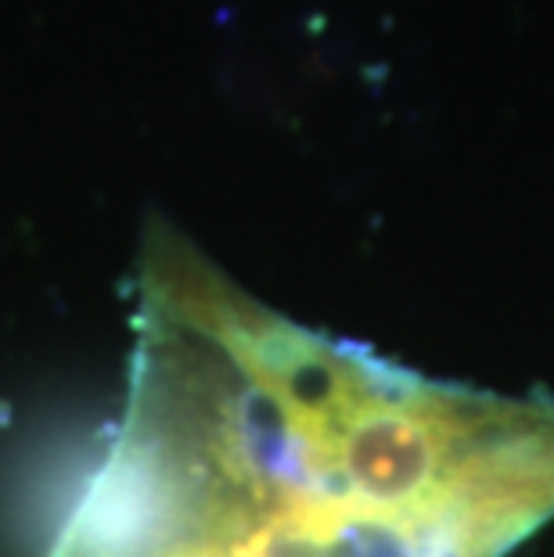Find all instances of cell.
Returning a JSON list of instances; mask_svg holds the SVG:
<instances>
[{"label": "cell", "instance_id": "obj_1", "mask_svg": "<svg viewBox=\"0 0 554 557\" xmlns=\"http://www.w3.org/2000/svg\"><path fill=\"white\" fill-rule=\"evenodd\" d=\"M551 521V393L306 327L151 216L120 429L47 557H508Z\"/></svg>", "mask_w": 554, "mask_h": 557}]
</instances>
